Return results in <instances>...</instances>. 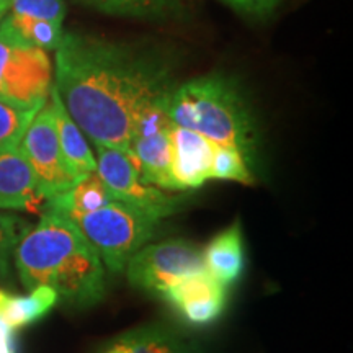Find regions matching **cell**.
Masks as SVG:
<instances>
[{
	"instance_id": "1",
	"label": "cell",
	"mask_w": 353,
	"mask_h": 353,
	"mask_svg": "<svg viewBox=\"0 0 353 353\" xmlns=\"http://www.w3.org/2000/svg\"><path fill=\"white\" fill-rule=\"evenodd\" d=\"M54 87L92 143L125 151L138 114L175 88L169 65L151 52L76 32L56 48Z\"/></svg>"
},
{
	"instance_id": "2",
	"label": "cell",
	"mask_w": 353,
	"mask_h": 353,
	"mask_svg": "<svg viewBox=\"0 0 353 353\" xmlns=\"http://www.w3.org/2000/svg\"><path fill=\"white\" fill-rule=\"evenodd\" d=\"M15 265L26 290L48 286L76 307H90L105 296V268L95 247L76 223L44 211L15 247Z\"/></svg>"
},
{
	"instance_id": "3",
	"label": "cell",
	"mask_w": 353,
	"mask_h": 353,
	"mask_svg": "<svg viewBox=\"0 0 353 353\" xmlns=\"http://www.w3.org/2000/svg\"><path fill=\"white\" fill-rule=\"evenodd\" d=\"M167 114L176 126L214 144L236 148L249 167L255 164L257 131L252 114L229 77L211 74L175 85L167 100Z\"/></svg>"
},
{
	"instance_id": "4",
	"label": "cell",
	"mask_w": 353,
	"mask_h": 353,
	"mask_svg": "<svg viewBox=\"0 0 353 353\" xmlns=\"http://www.w3.org/2000/svg\"><path fill=\"white\" fill-rule=\"evenodd\" d=\"M70 221L77 224L114 275L125 272L132 255L156 236L161 224V219L152 214L117 200Z\"/></svg>"
},
{
	"instance_id": "5",
	"label": "cell",
	"mask_w": 353,
	"mask_h": 353,
	"mask_svg": "<svg viewBox=\"0 0 353 353\" xmlns=\"http://www.w3.org/2000/svg\"><path fill=\"white\" fill-rule=\"evenodd\" d=\"M52 64L46 51L25 43L0 23V100L23 110H39L50 99Z\"/></svg>"
},
{
	"instance_id": "6",
	"label": "cell",
	"mask_w": 353,
	"mask_h": 353,
	"mask_svg": "<svg viewBox=\"0 0 353 353\" xmlns=\"http://www.w3.org/2000/svg\"><path fill=\"white\" fill-rule=\"evenodd\" d=\"M201 270H205L201 249L187 239L145 244L125 267L132 286L159 296L172 285Z\"/></svg>"
},
{
	"instance_id": "7",
	"label": "cell",
	"mask_w": 353,
	"mask_h": 353,
	"mask_svg": "<svg viewBox=\"0 0 353 353\" xmlns=\"http://www.w3.org/2000/svg\"><path fill=\"white\" fill-rule=\"evenodd\" d=\"M97 174L107 185L113 200L164 219L182 208V198L167 195L164 190L143 182L138 162L130 151L97 145Z\"/></svg>"
},
{
	"instance_id": "8",
	"label": "cell",
	"mask_w": 353,
	"mask_h": 353,
	"mask_svg": "<svg viewBox=\"0 0 353 353\" xmlns=\"http://www.w3.org/2000/svg\"><path fill=\"white\" fill-rule=\"evenodd\" d=\"M19 149L32 167L38 190L44 200L68 192L81 180L64 161L57 141L50 99L34 114L33 121L30 123L20 141Z\"/></svg>"
},
{
	"instance_id": "9",
	"label": "cell",
	"mask_w": 353,
	"mask_h": 353,
	"mask_svg": "<svg viewBox=\"0 0 353 353\" xmlns=\"http://www.w3.org/2000/svg\"><path fill=\"white\" fill-rule=\"evenodd\" d=\"M167 100L148 105L132 125L130 152L138 162L143 182L164 190H176L172 176L170 128Z\"/></svg>"
},
{
	"instance_id": "10",
	"label": "cell",
	"mask_w": 353,
	"mask_h": 353,
	"mask_svg": "<svg viewBox=\"0 0 353 353\" xmlns=\"http://www.w3.org/2000/svg\"><path fill=\"white\" fill-rule=\"evenodd\" d=\"M161 296L188 324L203 327L223 316L228 304V288L208 272L201 270L172 285Z\"/></svg>"
},
{
	"instance_id": "11",
	"label": "cell",
	"mask_w": 353,
	"mask_h": 353,
	"mask_svg": "<svg viewBox=\"0 0 353 353\" xmlns=\"http://www.w3.org/2000/svg\"><path fill=\"white\" fill-rule=\"evenodd\" d=\"M172 176L176 190L200 188L211 180L216 144L187 128H170Z\"/></svg>"
},
{
	"instance_id": "12",
	"label": "cell",
	"mask_w": 353,
	"mask_h": 353,
	"mask_svg": "<svg viewBox=\"0 0 353 353\" xmlns=\"http://www.w3.org/2000/svg\"><path fill=\"white\" fill-rule=\"evenodd\" d=\"M43 200L19 145L0 148V210H33Z\"/></svg>"
},
{
	"instance_id": "13",
	"label": "cell",
	"mask_w": 353,
	"mask_h": 353,
	"mask_svg": "<svg viewBox=\"0 0 353 353\" xmlns=\"http://www.w3.org/2000/svg\"><path fill=\"white\" fill-rule=\"evenodd\" d=\"M203 267L223 286H229L239 280L244 272V236L239 221L216 234L201 250Z\"/></svg>"
},
{
	"instance_id": "14",
	"label": "cell",
	"mask_w": 353,
	"mask_h": 353,
	"mask_svg": "<svg viewBox=\"0 0 353 353\" xmlns=\"http://www.w3.org/2000/svg\"><path fill=\"white\" fill-rule=\"evenodd\" d=\"M50 103L52 108V117H54L57 141H59L61 151H63L64 161L68 162L69 169L79 179H83L92 172H97V159L94 152L90 151V148H88L85 134L76 125V121L70 118L63 100L57 94L54 83H52L50 92Z\"/></svg>"
},
{
	"instance_id": "15",
	"label": "cell",
	"mask_w": 353,
	"mask_h": 353,
	"mask_svg": "<svg viewBox=\"0 0 353 353\" xmlns=\"http://www.w3.org/2000/svg\"><path fill=\"white\" fill-rule=\"evenodd\" d=\"M57 301V293L48 286H37L28 294H13L0 290V322L15 332L50 314Z\"/></svg>"
},
{
	"instance_id": "16",
	"label": "cell",
	"mask_w": 353,
	"mask_h": 353,
	"mask_svg": "<svg viewBox=\"0 0 353 353\" xmlns=\"http://www.w3.org/2000/svg\"><path fill=\"white\" fill-rule=\"evenodd\" d=\"M113 201L112 193L97 172L79 180L72 188L54 198L46 200V210L72 219L76 216L90 213Z\"/></svg>"
},
{
	"instance_id": "17",
	"label": "cell",
	"mask_w": 353,
	"mask_h": 353,
	"mask_svg": "<svg viewBox=\"0 0 353 353\" xmlns=\"http://www.w3.org/2000/svg\"><path fill=\"white\" fill-rule=\"evenodd\" d=\"M180 341L182 337L169 325L152 324L128 330L100 353H170Z\"/></svg>"
},
{
	"instance_id": "18",
	"label": "cell",
	"mask_w": 353,
	"mask_h": 353,
	"mask_svg": "<svg viewBox=\"0 0 353 353\" xmlns=\"http://www.w3.org/2000/svg\"><path fill=\"white\" fill-rule=\"evenodd\" d=\"M76 2L113 17L162 19L175 12L183 0H76Z\"/></svg>"
},
{
	"instance_id": "19",
	"label": "cell",
	"mask_w": 353,
	"mask_h": 353,
	"mask_svg": "<svg viewBox=\"0 0 353 353\" xmlns=\"http://www.w3.org/2000/svg\"><path fill=\"white\" fill-rule=\"evenodd\" d=\"M8 28L25 43L32 44L41 51H56L63 38V25L54 21L34 19V17L19 15V13H7L3 19Z\"/></svg>"
},
{
	"instance_id": "20",
	"label": "cell",
	"mask_w": 353,
	"mask_h": 353,
	"mask_svg": "<svg viewBox=\"0 0 353 353\" xmlns=\"http://www.w3.org/2000/svg\"><path fill=\"white\" fill-rule=\"evenodd\" d=\"M211 180H229L242 185H252L254 175L244 156L236 148L216 144Z\"/></svg>"
},
{
	"instance_id": "21",
	"label": "cell",
	"mask_w": 353,
	"mask_h": 353,
	"mask_svg": "<svg viewBox=\"0 0 353 353\" xmlns=\"http://www.w3.org/2000/svg\"><path fill=\"white\" fill-rule=\"evenodd\" d=\"M39 110H23L0 100V148H17Z\"/></svg>"
},
{
	"instance_id": "22",
	"label": "cell",
	"mask_w": 353,
	"mask_h": 353,
	"mask_svg": "<svg viewBox=\"0 0 353 353\" xmlns=\"http://www.w3.org/2000/svg\"><path fill=\"white\" fill-rule=\"evenodd\" d=\"M26 231L28 226L23 219L0 213V278H6L10 272V259Z\"/></svg>"
},
{
	"instance_id": "23",
	"label": "cell",
	"mask_w": 353,
	"mask_h": 353,
	"mask_svg": "<svg viewBox=\"0 0 353 353\" xmlns=\"http://www.w3.org/2000/svg\"><path fill=\"white\" fill-rule=\"evenodd\" d=\"M10 13L34 17L63 25L65 17L64 0H12Z\"/></svg>"
},
{
	"instance_id": "24",
	"label": "cell",
	"mask_w": 353,
	"mask_h": 353,
	"mask_svg": "<svg viewBox=\"0 0 353 353\" xmlns=\"http://www.w3.org/2000/svg\"><path fill=\"white\" fill-rule=\"evenodd\" d=\"M236 10L250 13V15H268L280 6L281 0H224Z\"/></svg>"
},
{
	"instance_id": "25",
	"label": "cell",
	"mask_w": 353,
	"mask_h": 353,
	"mask_svg": "<svg viewBox=\"0 0 353 353\" xmlns=\"http://www.w3.org/2000/svg\"><path fill=\"white\" fill-rule=\"evenodd\" d=\"M0 353H17L15 337H13V330L0 322Z\"/></svg>"
},
{
	"instance_id": "26",
	"label": "cell",
	"mask_w": 353,
	"mask_h": 353,
	"mask_svg": "<svg viewBox=\"0 0 353 353\" xmlns=\"http://www.w3.org/2000/svg\"><path fill=\"white\" fill-rule=\"evenodd\" d=\"M170 353H206L205 350H203V347L200 345V343L193 342V341H185V339H182L176 345L172 348Z\"/></svg>"
},
{
	"instance_id": "27",
	"label": "cell",
	"mask_w": 353,
	"mask_h": 353,
	"mask_svg": "<svg viewBox=\"0 0 353 353\" xmlns=\"http://www.w3.org/2000/svg\"><path fill=\"white\" fill-rule=\"evenodd\" d=\"M10 2L12 0H0V23L7 17V13L10 12Z\"/></svg>"
}]
</instances>
